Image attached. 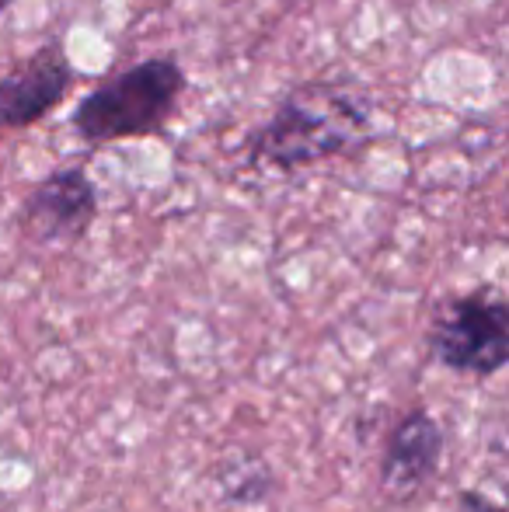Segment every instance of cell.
Returning a JSON list of instances; mask_svg holds the SVG:
<instances>
[{
    "mask_svg": "<svg viewBox=\"0 0 509 512\" xmlns=\"http://www.w3.org/2000/svg\"><path fill=\"white\" fill-rule=\"evenodd\" d=\"M77 70L60 39H49L0 74V129H25L63 105Z\"/></svg>",
    "mask_w": 509,
    "mask_h": 512,
    "instance_id": "obj_5",
    "label": "cell"
},
{
    "mask_svg": "<svg viewBox=\"0 0 509 512\" xmlns=\"http://www.w3.org/2000/svg\"><path fill=\"white\" fill-rule=\"evenodd\" d=\"M457 512H506V509L499 506L496 499L482 495L478 488H464V492L457 495Z\"/></svg>",
    "mask_w": 509,
    "mask_h": 512,
    "instance_id": "obj_7",
    "label": "cell"
},
{
    "mask_svg": "<svg viewBox=\"0 0 509 512\" xmlns=\"http://www.w3.org/2000/svg\"><path fill=\"white\" fill-rule=\"evenodd\" d=\"M14 4V0H0V14H4L7 11V7H11Z\"/></svg>",
    "mask_w": 509,
    "mask_h": 512,
    "instance_id": "obj_8",
    "label": "cell"
},
{
    "mask_svg": "<svg viewBox=\"0 0 509 512\" xmlns=\"http://www.w3.org/2000/svg\"><path fill=\"white\" fill-rule=\"evenodd\" d=\"M429 352L464 377H496L509 363V304L492 286L450 297L429 324Z\"/></svg>",
    "mask_w": 509,
    "mask_h": 512,
    "instance_id": "obj_3",
    "label": "cell"
},
{
    "mask_svg": "<svg viewBox=\"0 0 509 512\" xmlns=\"http://www.w3.org/2000/svg\"><path fill=\"white\" fill-rule=\"evenodd\" d=\"M447 450L443 425L429 415L426 408H412L401 415L387 432V443L381 453V495L394 506L415 502L436 481Z\"/></svg>",
    "mask_w": 509,
    "mask_h": 512,
    "instance_id": "obj_6",
    "label": "cell"
},
{
    "mask_svg": "<svg viewBox=\"0 0 509 512\" xmlns=\"http://www.w3.org/2000/svg\"><path fill=\"white\" fill-rule=\"evenodd\" d=\"M374 126V98L360 84L307 81L290 88L248 133L245 157L265 175H293L363 147Z\"/></svg>",
    "mask_w": 509,
    "mask_h": 512,
    "instance_id": "obj_1",
    "label": "cell"
},
{
    "mask_svg": "<svg viewBox=\"0 0 509 512\" xmlns=\"http://www.w3.org/2000/svg\"><path fill=\"white\" fill-rule=\"evenodd\" d=\"M98 216V185L81 164L53 168L28 189L18 209V227L32 244L60 248L81 241Z\"/></svg>",
    "mask_w": 509,
    "mask_h": 512,
    "instance_id": "obj_4",
    "label": "cell"
},
{
    "mask_svg": "<svg viewBox=\"0 0 509 512\" xmlns=\"http://www.w3.org/2000/svg\"><path fill=\"white\" fill-rule=\"evenodd\" d=\"M185 88L189 77L178 56H147L91 88L77 102L70 126L91 147L157 136L175 119Z\"/></svg>",
    "mask_w": 509,
    "mask_h": 512,
    "instance_id": "obj_2",
    "label": "cell"
}]
</instances>
